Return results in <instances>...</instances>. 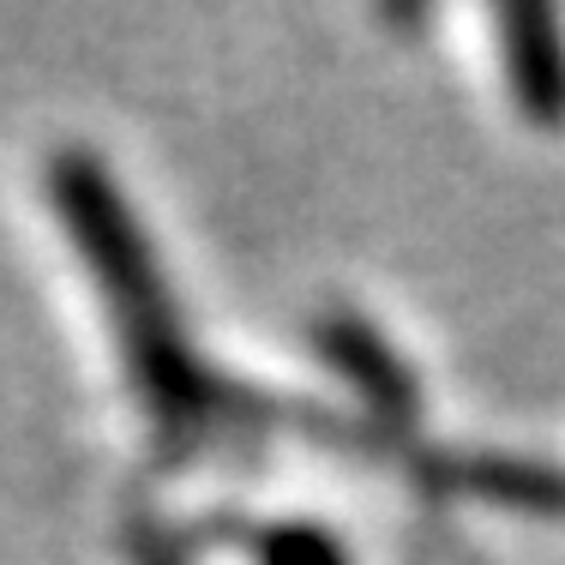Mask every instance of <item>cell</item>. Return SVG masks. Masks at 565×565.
Listing matches in <instances>:
<instances>
[{
    "label": "cell",
    "instance_id": "6da1fadb",
    "mask_svg": "<svg viewBox=\"0 0 565 565\" xmlns=\"http://www.w3.org/2000/svg\"><path fill=\"white\" fill-rule=\"evenodd\" d=\"M505 73L518 90V109L535 127H565V31L547 7H505Z\"/></svg>",
    "mask_w": 565,
    "mask_h": 565
},
{
    "label": "cell",
    "instance_id": "7a4b0ae2",
    "mask_svg": "<svg viewBox=\"0 0 565 565\" xmlns=\"http://www.w3.org/2000/svg\"><path fill=\"white\" fill-rule=\"evenodd\" d=\"M457 469V488L469 493H488V500L505 505H565V476H547V469L530 463H505V457H469Z\"/></svg>",
    "mask_w": 565,
    "mask_h": 565
},
{
    "label": "cell",
    "instance_id": "3957f363",
    "mask_svg": "<svg viewBox=\"0 0 565 565\" xmlns=\"http://www.w3.org/2000/svg\"><path fill=\"white\" fill-rule=\"evenodd\" d=\"M338 355L355 367V380L373 385V397H380L385 409H409V385H403V373L385 361V349H380V338H373V331H343Z\"/></svg>",
    "mask_w": 565,
    "mask_h": 565
},
{
    "label": "cell",
    "instance_id": "277c9868",
    "mask_svg": "<svg viewBox=\"0 0 565 565\" xmlns=\"http://www.w3.org/2000/svg\"><path fill=\"white\" fill-rule=\"evenodd\" d=\"M265 565H343L338 542L313 530H277L265 535Z\"/></svg>",
    "mask_w": 565,
    "mask_h": 565
}]
</instances>
